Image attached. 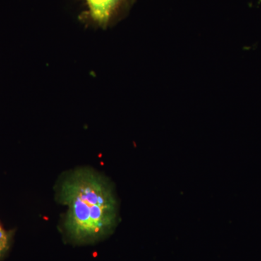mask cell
<instances>
[{"mask_svg": "<svg viewBox=\"0 0 261 261\" xmlns=\"http://www.w3.org/2000/svg\"><path fill=\"white\" fill-rule=\"evenodd\" d=\"M58 197L66 206L63 231L70 243L89 245L107 238L119 220V204L110 180L92 168L63 175Z\"/></svg>", "mask_w": 261, "mask_h": 261, "instance_id": "obj_1", "label": "cell"}, {"mask_svg": "<svg viewBox=\"0 0 261 261\" xmlns=\"http://www.w3.org/2000/svg\"><path fill=\"white\" fill-rule=\"evenodd\" d=\"M89 17L94 23L100 27H107L112 23L127 0H85Z\"/></svg>", "mask_w": 261, "mask_h": 261, "instance_id": "obj_2", "label": "cell"}, {"mask_svg": "<svg viewBox=\"0 0 261 261\" xmlns=\"http://www.w3.org/2000/svg\"><path fill=\"white\" fill-rule=\"evenodd\" d=\"M10 247V237L8 233L0 224V257L5 255Z\"/></svg>", "mask_w": 261, "mask_h": 261, "instance_id": "obj_3", "label": "cell"}]
</instances>
